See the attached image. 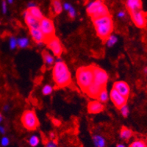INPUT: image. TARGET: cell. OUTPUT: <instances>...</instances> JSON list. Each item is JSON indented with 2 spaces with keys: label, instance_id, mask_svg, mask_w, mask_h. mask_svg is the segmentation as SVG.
I'll return each instance as SVG.
<instances>
[{
  "label": "cell",
  "instance_id": "1",
  "mask_svg": "<svg viewBox=\"0 0 147 147\" xmlns=\"http://www.w3.org/2000/svg\"><path fill=\"white\" fill-rule=\"evenodd\" d=\"M52 77L57 88L68 87L71 83V75L66 64L62 60H57L52 69Z\"/></svg>",
  "mask_w": 147,
  "mask_h": 147
},
{
  "label": "cell",
  "instance_id": "2",
  "mask_svg": "<svg viewBox=\"0 0 147 147\" xmlns=\"http://www.w3.org/2000/svg\"><path fill=\"white\" fill-rule=\"evenodd\" d=\"M93 21L96 32L99 38L103 42H106L113 31V22L111 16L100 17Z\"/></svg>",
  "mask_w": 147,
  "mask_h": 147
},
{
  "label": "cell",
  "instance_id": "3",
  "mask_svg": "<svg viewBox=\"0 0 147 147\" xmlns=\"http://www.w3.org/2000/svg\"><path fill=\"white\" fill-rule=\"evenodd\" d=\"M77 83L83 92H85L89 85L94 82L93 66H82L79 68L76 73Z\"/></svg>",
  "mask_w": 147,
  "mask_h": 147
},
{
  "label": "cell",
  "instance_id": "4",
  "mask_svg": "<svg viewBox=\"0 0 147 147\" xmlns=\"http://www.w3.org/2000/svg\"><path fill=\"white\" fill-rule=\"evenodd\" d=\"M21 121L24 128L27 129V130L34 131L39 126V121L36 113L32 110H25L22 114Z\"/></svg>",
  "mask_w": 147,
  "mask_h": 147
},
{
  "label": "cell",
  "instance_id": "5",
  "mask_svg": "<svg viewBox=\"0 0 147 147\" xmlns=\"http://www.w3.org/2000/svg\"><path fill=\"white\" fill-rule=\"evenodd\" d=\"M39 29L44 36V44H47L49 40L54 38L55 35V27L52 19L48 18H42L39 22Z\"/></svg>",
  "mask_w": 147,
  "mask_h": 147
},
{
  "label": "cell",
  "instance_id": "6",
  "mask_svg": "<svg viewBox=\"0 0 147 147\" xmlns=\"http://www.w3.org/2000/svg\"><path fill=\"white\" fill-rule=\"evenodd\" d=\"M92 66L94 72V82L102 87H106L109 79L107 72L99 66L95 65H92Z\"/></svg>",
  "mask_w": 147,
  "mask_h": 147
},
{
  "label": "cell",
  "instance_id": "7",
  "mask_svg": "<svg viewBox=\"0 0 147 147\" xmlns=\"http://www.w3.org/2000/svg\"><path fill=\"white\" fill-rule=\"evenodd\" d=\"M134 24L138 28H144L146 25L147 18L146 13L142 10H136L129 13Z\"/></svg>",
  "mask_w": 147,
  "mask_h": 147
},
{
  "label": "cell",
  "instance_id": "8",
  "mask_svg": "<svg viewBox=\"0 0 147 147\" xmlns=\"http://www.w3.org/2000/svg\"><path fill=\"white\" fill-rule=\"evenodd\" d=\"M46 44H47V47L50 50H52L55 56L58 57L61 56L63 52V49L62 44H61L60 39L57 36H55L52 39H50Z\"/></svg>",
  "mask_w": 147,
  "mask_h": 147
},
{
  "label": "cell",
  "instance_id": "9",
  "mask_svg": "<svg viewBox=\"0 0 147 147\" xmlns=\"http://www.w3.org/2000/svg\"><path fill=\"white\" fill-rule=\"evenodd\" d=\"M110 97L113 103L114 104V105L115 106V107L119 109V110L121 109V107L127 105V98L121 95L119 92L116 91L114 88L110 90Z\"/></svg>",
  "mask_w": 147,
  "mask_h": 147
},
{
  "label": "cell",
  "instance_id": "10",
  "mask_svg": "<svg viewBox=\"0 0 147 147\" xmlns=\"http://www.w3.org/2000/svg\"><path fill=\"white\" fill-rule=\"evenodd\" d=\"M117 92H119L121 95L128 99L129 94H130V88L128 84L124 81H117L113 84V88Z\"/></svg>",
  "mask_w": 147,
  "mask_h": 147
},
{
  "label": "cell",
  "instance_id": "11",
  "mask_svg": "<svg viewBox=\"0 0 147 147\" xmlns=\"http://www.w3.org/2000/svg\"><path fill=\"white\" fill-rule=\"evenodd\" d=\"M104 88L106 87H102V86H100V85H97L95 82H93V83L90 84L88 86V88L86 89L85 93L90 98L97 99V97L99 96L100 92L102 91V90Z\"/></svg>",
  "mask_w": 147,
  "mask_h": 147
},
{
  "label": "cell",
  "instance_id": "12",
  "mask_svg": "<svg viewBox=\"0 0 147 147\" xmlns=\"http://www.w3.org/2000/svg\"><path fill=\"white\" fill-rule=\"evenodd\" d=\"M88 112L90 114H98L102 112L105 109L103 104L99 101H92L88 105Z\"/></svg>",
  "mask_w": 147,
  "mask_h": 147
},
{
  "label": "cell",
  "instance_id": "13",
  "mask_svg": "<svg viewBox=\"0 0 147 147\" xmlns=\"http://www.w3.org/2000/svg\"><path fill=\"white\" fill-rule=\"evenodd\" d=\"M125 5L129 13L142 10V0H125Z\"/></svg>",
  "mask_w": 147,
  "mask_h": 147
},
{
  "label": "cell",
  "instance_id": "14",
  "mask_svg": "<svg viewBox=\"0 0 147 147\" xmlns=\"http://www.w3.org/2000/svg\"><path fill=\"white\" fill-rule=\"evenodd\" d=\"M24 21L27 26H28L29 29H38L39 28V21L35 19L34 17L30 15L28 13V11L25 10L24 12Z\"/></svg>",
  "mask_w": 147,
  "mask_h": 147
},
{
  "label": "cell",
  "instance_id": "15",
  "mask_svg": "<svg viewBox=\"0 0 147 147\" xmlns=\"http://www.w3.org/2000/svg\"><path fill=\"white\" fill-rule=\"evenodd\" d=\"M110 15V14L108 7H107L105 4H102V5H101L100 6L96 9L95 13L90 16V18H91L92 20H94V19H96V18H100V17L103 16H107Z\"/></svg>",
  "mask_w": 147,
  "mask_h": 147
},
{
  "label": "cell",
  "instance_id": "16",
  "mask_svg": "<svg viewBox=\"0 0 147 147\" xmlns=\"http://www.w3.org/2000/svg\"><path fill=\"white\" fill-rule=\"evenodd\" d=\"M30 33L37 44H44V36L40 29H30Z\"/></svg>",
  "mask_w": 147,
  "mask_h": 147
},
{
  "label": "cell",
  "instance_id": "17",
  "mask_svg": "<svg viewBox=\"0 0 147 147\" xmlns=\"http://www.w3.org/2000/svg\"><path fill=\"white\" fill-rule=\"evenodd\" d=\"M104 2H105V0H94V1L90 2L88 5L87 8H86V12H87L88 15L91 16L101 5L105 4Z\"/></svg>",
  "mask_w": 147,
  "mask_h": 147
},
{
  "label": "cell",
  "instance_id": "18",
  "mask_svg": "<svg viewBox=\"0 0 147 147\" xmlns=\"http://www.w3.org/2000/svg\"><path fill=\"white\" fill-rule=\"evenodd\" d=\"M42 57H43V60H44V65L48 68H50L54 63H55V59L54 57L51 55L48 51L44 50L41 53Z\"/></svg>",
  "mask_w": 147,
  "mask_h": 147
},
{
  "label": "cell",
  "instance_id": "19",
  "mask_svg": "<svg viewBox=\"0 0 147 147\" xmlns=\"http://www.w3.org/2000/svg\"><path fill=\"white\" fill-rule=\"evenodd\" d=\"M27 11H28V13L30 15L32 16V17H34L35 19L39 21V22L41 20L42 18H44V16H43L42 12L40 11V8L38 6H35V7L27 8Z\"/></svg>",
  "mask_w": 147,
  "mask_h": 147
},
{
  "label": "cell",
  "instance_id": "20",
  "mask_svg": "<svg viewBox=\"0 0 147 147\" xmlns=\"http://www.w3.org/2000/svg\"><path fill=\"white\" fill-rule=\"evenodd\" d=\"M133 136V132L130 129L127 128L126 127H122L120 131V138L122 140L127 141Z\"/></svg>",
  "mask_w": 147,
  "mask_h": 147
},
{
  "label": "cell",
  "instance_id": "21",
  "mask_svg": "<svg viewBox=\"0 0 147 147\" xmlns=\"http://www.w3.org/2000/svg\"><path fill=\"white\" fill-rule=\"evenodd\" d=\"M93 141L96 147H105L106 141L105 139L102 136L99 135H95L93 136Z\"/></svg>",
  "mask_w": 147,
  "mask_h": 147
},
{
  "label": "cell",
  "instance_id": "22",
  "mask_svg": "<svg viewBox=\"0 0 147 147\" xmlns=\"http://www.w3.org/2000/svg\"><path fill=\"white\" fill-rule=\"evenodd\" d=\"M52 7L54 9V11L57 15H59L62 13L63 11V5L61 3V0H51Z\"/></svg>",
  "mask_w": 147,
  "mask_h": 147
},
{
  "label": "cell",
  "instance_id": "23",
  "mask_svg": "<svg viewBox=\"0 0 147 147\" xmlns=\"http://www.w3.org/2000/svg\"><path fill=\"white\" fill-rule=\"evenodd\" d=\"M97 99H98V101L100 102L101 103H106V102L108 101V94H107L106 88H104L102 89V91H101L100 94H99V96L97 97Z\"/></svg>",
  "mask_w": 147,
  "mask_h": 147
},
{
  "label": "cell",
  "instance_id": "24",
  "mask_svg": "<svg viewBox=\"0 0 147 147\" xmlns=\"http://www.w3.org/2000/svg\"><path fill=\"white\" fill-rule=\"evenodd\" d=\"M30 45V41L27 38H20L17 40V47L21 49L27 48Z\"/></svg>",
  "mask_w": 147,
  "mask_h": 147
},
{
  "label": "cell",
  "instance_id": "25",
  "mask_svg": "<svg viewBox=\"0 0 147 147\" xmlns=\"http://www.w3.org/2000/svg\"><path fill=\"white\" fill-rule=\"evenodd\" d=\"M42 138H43V144H44L45 147H57V143L55 142V140H50L44 136L43 134H41Z\"/></svg>",
  "mask_w": 147,
  "mask_h": 147
},
{
  "label": "cell",
  "instance_id": "26",
  "mask_svg": "<svg viewBox=\"0 0 147 147\" xmlns=\"http://www.w3.org/2000/svg\"><path fill=\"white\" fill-rule=\"evenodd\" d=\"M129 147H147L146 144L143 140H136L131 143Z\"/></svg>",
  "mask_w": 147,
  "mask_h": 147
},
{
  "label": "cell",
  "instance_id": "27",
  "mask_svg": "<svg viewBox=\"0 0 147 147\" xmlns=\"http://www.w3.org/2000/svg\"><path fill=\"white\" fill-rule=\"evenodd\" d=\"M118 41V38L116 36L113 35H110L109 36V38H107V40H106V43H107V45L109 47H113V45H115Z\"/></svg>",
  "mask_w": 147,
  "mask_h": 147
},
{
  "label": "cell",
  "instance_id": "28",
  "mask_svg": "<svg viewBox=\"0 0 147 147\" xmlns=\"http://www.w3.org/2000/svg\"><path fill=\"white\" fill-rule=\"evenodd\" d=\"M29 144L32 147H36L39 144V138L38 136H32L28 140Z\"/></svg>",
  "mask_w": 147,
  "mask_h": 147
},
{
  "label": "cell",
  "instance_id": "29",
  "mask_svg": "<svg viewBox=\"0 0 147 147\" xmlns=\"http://www.w3.org/2000/svg\"><path fill=\"white\" fill-rule=\"evenodd\" d=\"M52 90H53V88H52V85H46L42 89V93L44 96H48L52 94Z\"/></svg>",
  "mask_w": 147,
  "mask_h": 147
},
{
  "label": "cell",
  "instance_id": "30",
  "mask_svg": "<svg viewBox=\"0 0 147 147\" xmlns=\"http://www.w3.org/2000/svg\"><path fill=\"white\" fill-rule=\"evenodd\" d=\"M120 110L121 113V115H123L124 118L128 117L129 113V107L127 106V105H124L122 107H121Z\"/></svg>",
  "mask_w": 147,
  "mask_h": 147
},
{
  "label": "cell",
  "instance_id": "31",
  "mask_svg": "<svg viewBox=\"0 0 147 147\" xmlns=\"http://www.w3.org/2000/svg\"><path fill=\"white\" fill-rule=\"evenodd\" d=\"M9 44H10V49H15L17 47V40L15 37H10V40H9Z\"/></svg>",
  "mask_w": 147,
  "mask_h": 147
},
{
  "label": "cell",
  "instance_id": "32",
  "mask_svg": "<svg viewBox=\"0 0 147 147\" xmlns=\"http://www.w3.org/2000/svg\"><path fill=\"white\" fill-rule=\"evenodd\" d=\"M69 16L71 19H74L76 17V10L73 7H71L69 10Z\"/></svg>",
  "mask_w": 147,
  "mask_h": 147
},
{
  "label": "cell",
  "instance_id": "33",
  "mask_svg": "<svg viewBox=\"0 0 147 147\" xmlns=\"http://www.w3.org/2000/svg\"><path fill=\"white\" fill-rule=\"evenodd\" d=\"M10 144V140L7 137H3L2 139H1V145L2 146L5 147V146H7Z\"/></svg>",
  "mask_w": 147,
  "mask_h": 147
},
{
  "label": "cell",
  "instance_id": "34",
  "mask_svg": "<svg viewBox=\"0 0 147 147\" xmlns=\"http://www.w3.org/2000/svg\"><path fill=\"white\" fill-rule=\"evenodd\" d=\"M7 10V2L6 0H2V11L3 14H6Z\"/></svg>",
  "mask_w": 147,
  "mask_h": 147
},
{
  "label": "cell",
  "instance_id": "35",
  "mask_svg": "<svg viewBox=\"0 0 147 147\" xmlns=\"http://www.w3.org/2000/svg\"><path fill=\"white\" fill-rule=\"evenodd\" d=\"M117 16L119 18H124L126 17V12L124 10H120L118 12Z\"/></svg>",
  "mask_w": 147,
  "mask_h": 147
},
{
  "label": "cell",
  "instance_id": "36",
  "mask_svg": "<svg viewBox=\"0 0 147 147\" xmlns=\"http://www.w3.org/2000/svg\"><path fill=\"white\" fill-rule=\"evenodd\" d=\"M71 7L72 6L71 5L70 3H69V2H65V3L63 4V8H64L65 10H67V11H68Z\"/></svg>",
  "mask_w": 147,
  "mask_h": 147
},
{
  "label": "cell",
  "instance_id": "37",
  "mask_svg": "<svg viewBox=\"0 0 147 147\" xmlns=\"http://www.w3.org/2000/svg\"><path fill=\"white\" fill-rule=\"evenodd\" d=\"M35 6H37V5L34 2H30L28 4H27V8H30V7H35Z\"/></svg>",
  "mask_w": 147,
  "mask_h": 147
},
{
  "label": "cell",
  "instance_id": "38",
  "mask_svg": "<svg viewBox=\"0 0 147 147\" xmlns=\"http://www.w3.org/2000/svg\"><path fill=\"white\" fill-rule=\"evenodd\" d=\"M49 138H50V140H55V134L54 132H50L49 133Z\"/></svg>",
  "mask_w": 147,
  "mask_h": 147
},
{
  "label": "cell",
  "instance_id": "39",
  "mask_svg": "<svg viewBox=\"0 0 147 147\" xmlns=\"http://www.w3.org/2000/svg\"><path fill=\"white\" fill-rule=\"evenodd\" d=\"M52 121H53V123L54 124H55V125H60V122L58 120H56V119H52Z\"/></svg>",
  "mask_w": 147,
  "mask_h": 147
},
{
  "label": "cell",
  "instance_id": "40",
  "mask_svg": "<svg viewBox=\"0 0 147 147\" xmlns=\"http://www.w3.org/2000/svg\"><path fill=\"white\" fill-rule=\"evenodd\" d=\"M6 2L10 4V5H12V4L13 3L14 0H6Z\"/></svg>",
  "mask_w": 147,
  "mask_h": 147
},
{
  "label": "cell",
  "instance_id": "41",
  "mask_svg": "<svg viewBox=\"0 0 147 147\" xmlns=\"http://www.w3.org/2000/svg\"><path fill=\"white\" fill-rule=\"evenodd\" d=\"M3 119H4L3 116H2V114L0 113V124H1V123H2V121H3Z\"/></svg>",
  "mask_w": 147,
  "mask_h": 147
},
{
  "label": "cell",
  "instance_id": "42",
  "mask_svg": "<svg viewBox=\"0 0 147 147\" xmlns=\"http://www.w3.org/2000/svg\"><path fill=\"white\" fill-rule=\"evenodd\" d=\"M116 147H125V146H124V144H117V146H116Z\"/></svg>",
  "mask_w": 147,
  "mask_h": 147
},
{
  "label": "cell",
  "instance_id": "43",
  "mask_svg": "<svg viewBox=\"0 0 147 147\" xmlns=\"http://www.w3.org/2000/svg\"><path fill=\"white\" fill-rule=\"evenodd\" d=\"M9 109V106L8 105H5V107H4V110H5V111H7V110H8Z\"/></svg>",
  "mask_w": 147,
  "mask_h": 147
},
{
  "label": "cell",
  "instance_id": "44",
  "mask_svg": "<svg viewBox=\"0 0 147 147\" xmlns=\"http://www.w3.org/2000/svg\"><path fill=\"white\" fill-rule=\"evenodd\" d=\"M144 74H147V67H146V68H145V69H144Z\"/></svg>",
  "mask_w": 147,
  "mask_h": 147
}]
</instances>
